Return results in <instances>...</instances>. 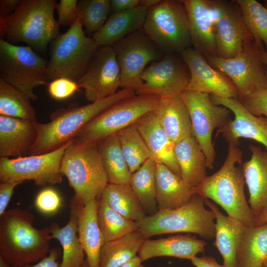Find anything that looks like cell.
Listing matches in <instances>:
<instances>
[{
	"label": "cell",
	"mask_w": 267,
	"mask_h": 267,
	"mask_svg": "<svg viewBox=\"0 0 267 267\" xmlns=\"http://www.w3.org/2000/svg\"><path fill=\"white\" fill-rule=\"evenodd\" d=\"M34 215L16 207L6 210L0 220V258L7 264L23 267L47 256L52 239L49 225L38 229Z\"/></svg>",
	"instance_id": "6da1fadb"
},
{
	"label": "cell",
	"mask_w": 267,
	"mask_h": 267,
	"mask_svg": "<svg viewBox=\"0 0 267 267\" xmlns=\"http://www.w3.org/2000/svg\"><path fill=\"white\" fill-rule=\"evenodd\" d=\"M134 95L133 89H122L114 95L87 105L72 103L67 108L56 110L50 115L49 122H34L37 138L30 155L59 149L73 140L84 126L108 107Z\"/></svg>",
	"instance_id": "7a4b0ae2"
},
{
	"label": "cell",
	"mask_w": 267,
	"mask_h": 267,
	"mask_svg": "<svg viewBox=\"0 0 267 267\" xmlns=\"http://www.w3.org/2000/svg\"><path fill=\"white\" fill-rule=\"evenodd\" d=\"M227 143V154L222 166L217 172L207 176L194 189V192L213 200L227 216L242 221L248 226H253L254 216L246 200L244 190L243 153L239 141Z\"/></svg>",
	"instance_id": "3957f363"
},
{
	"label": "cell",
	"mask_w": 267,
	"mask_h": 267,
	"mask_svg": "<svg viewBox=\"0 0 267 267\" xmlns=\"http://www.w3.org/2000/svg\"><path fill=\"white\" fill-rule=\"evenodd\" d=\"M57 3L55 0H21L15 11L0 21V39L45 50L49 43L60 35L54 17Z\"/></svg>",
	"instance_id": "277c9868"
},
{
	"label": "cell",
	"mask_w": 267,
	"mask_h": 267,
	"mask_svg": "<svg viewBox=\"0 0 267 267\" xmlns=\"http://www.w3.org/2000/svg\"><path fill=\"white\" fill-rule=\"evenodd\" d=\"M205 198L194 194L183 205L175 209L158 210L136 222L138 232L144 239L169 233L198 234L206 239L215 238V216L205 207Z\"/></svg>",
	"instance_id": "5b68a950"
},
{
	"label": "cell",
	"mask_w": 267,
	"mask_h": 267,
	"mask_svg": "<svg viewBox=\"0 0 267 267\" xmlns=\"http://www.w3.org/2000/svg\"><path fill=\"white\" fill-rule=\"evenodd\" d=\"M60 172L84 205L99 199L109 183L96 143L73 140L64 151Z\"/></svg>",
	"instance_id": "8992f818"
},
{
	"label": "cell",
	"mask_w": 267,
	"mask_h": 267,
	"mask_svg": "<svg viewBox=\"0 0 267 267\" xmlns=\"http://www.w3.org/2000/svg\"><path fill=\"white\" fill-rule=\"evenodd\" d=\"M98 46L87 37L80 18L52 42L47 63V78H66L77 82L83 76Z\"/></svg>",
	"instance_id": "52a82bcc"
},
{
	"label": "cell",
	"mask_w": 267,
	"mask_h": 267,
	"mask_svg": "<svg viewBox=\"0 0 267 267\" xmlns=\"http://www.w3.org/2000/svg\"><path fill=\"white\" fill-rule=\"evenodd\" d=\"M143 31L164 54L192 47L188 19L181 0H163L147 10Z\"/></svg>",
	"instance_id": "ba28073f"
},
{
	"label": "cell",
	"mask_w": 267,
	"mask_h": 267,
	"mask_svg": "<svg viewBox=\"0 0 267 267\" xmlns=\"http://www.w3.org/2000/svg\"><path fill=\"white\" fill-rule=\"evenodd\" d=\"M47 63L31 47L0 39V78L31 100L38 98L35 88L48 84Z\"/></svg>",
	"instance_id": "9c48e42d"
},
{
	"label": "cell",
	"mask_w": 267,
	"mask_h": 267,
	"mask_svg": "<svg viewBox=\"0 0 267 267\" xmlns=\"http://www.w3.org/2000/svg\"><path fill=\"white\" fill-rule=\"evenodd\" d=\"M160 98L155 95L135 94L121 100L108 107L84 126L74 140L97 144L117 134L153 111Z\"/></svg>",
	"instance_id": "30bf717a"
},
{
	"label": "cell",
	"mask_w": 267,
	"mask_h": 267,
	"mask_svg": "<svg viewBox=\"0 0 267 267\" xmlns=\"http://www.w3.org/2000/svg\"><path fill=\"white\" fill-rule=\"evenodd\" d=\"M180 96L189 113L193 135L206 157L208 169H212L216 158L212 134L231 120V111L214 104L208 93L185 90Z\"/></svg>",
	"instance_id": "8fae6325"
},
{
	"label": "cell",
	"mask_w": 267,
	"mask_h": 267,
	"mask_svg": "<svg viewBox=\"0 0 267 267\" xmlns=\"http://www.w3.org/2000/svg\"><path fill=\"white\" fill-rule=\"evenodd\" d=\"M263 47L253 41L246 44L233 58L224 59L214 56L205 59L212 67L229 78L237 89L239 98L267 89V70L260 55Z\"/></svg>",
	"instance_id": "7c38bea8"
},
{
	"label": "cell",
	"mask_w": 267,
	"mask_h": 267,
	"mask_svg": "<svg viewBox=\"0 0 267 267\" xmlns=\"http://www.w3.org/2000/svg\"><path fill=\"white\" fill-rule=\"evenodd\" d=\"M49 153L17 158L0 157V182L33 180L44 186L62 181L61 162L64 151L73 141Z\"/></svg>",
	"instance_id": "4fadbf2b"
},
{
	"label": "cell",
	"mask_w": 267,
	"mask_h": 267,
	"mask_svg": "<svg viewBox=\"0 0 267 267\" xmlns=\"http://www.w3.org/2000/svg\"><path fill=\"white\" fill-rule=\"evenodd\" d=\"M121 74V87L134 91L141 86V75L151 63L165 55L141 28L112 45Z\"/></svg>",
	"instance_id": "5bb4252c"
},
{
	"label": "cell",
	"mask_w": 267,
	"mask_h": 267,
	"mask_svg": "<svg viewBox=\"0 0 267 267\" xmlns=\"http://www.w3.org/2000/svg\"><path fill=\"white\" fill-rule=\"evenodd\" d=\"M190 78L189 69L180 54H166L146 67L141 76L142 84L135 93L160 98L180 95L186 90Z\"/></svg>",
	"instance_id": "9a60e30c"
},
{
	"label": "cell",
	"mask_w": 267,
	"mask_h": 267,
	"mask_svg": "<svg viewBox=\"0 0 267 267\" xmlns=\"http://www.w3.org/2000/svg\"><path fill=\"white\" fill-rule=\"evenodd\" d=\"M90 102L114 95L121 87L119 66L112 45L99 46L77 82Z\"/></svg>",
	"instance_id": "2e32d148"
},
{
	"label": "cell",
	"mask_w": 267,
	"mask_h": 267,
	"mask_svg": "<svg viewBox=\"0 0 267 267\" xmlns=\"http://www.w3.org/2000/svg\"><path fill=\"white\" fill-rule=\"evenodd\" d=\"M181 0L187 12L192 47L205 58L215 56V35L222 0Z\"/></svg>",
	"instance_id": "e0dca14e"
},
{
	"label": "cell",
	"mask_w": 267,
	"mask_h": 267,
	"mask_svg": "<svg viewBox=\"0 0 267 267\" xmlns=\"http://www.w3.org/2000/svg\"><path fill=\"white\" fill-rule=\"evenodd\" d=\"M180 55L190 74L185 90L214 94L223 98H238L237 89L229 78L212 67L192 47L184 49Z\"/></svg>",
	"instance_id": "ac0fdd59"
},
{
	"label": "cell",
	"mask_w": 267,
	"mask_h": 267,
	"mask_svg": "<svg viewBox=\"0 0 267 267\" xmlns=\"http://www.w3.org/2000/svg\"><path fill=\"white\" fill-rule=\"evenodd\" d=\"M253 41L235 0H222L221 14L215 35V56L224 59L233 58Z\"/></svg>",
	"instance_id": "d6986e66"
},
{
	"label": "cell",
	"mask_w": 267,
	"mask_h": 267,
	"mask_svg": "<svg viewBox=\"0 0 267 267\" xmlns=\"http://www.w3.org/2000/svg\"><path fill=\"white\" fill-rule=\"evenodd\" d=\"M212 102L229 109L234 115L233 120L219 129L226 142L239 141L240 138L253 139L263 145L267 151V118L256 116L249 111L236 98H227L210 95Z\"/></svg>",
	"instance_id": "ffe728a7"
},
{
	"label": "cell",
	"mask_w": 267,
	"mask_h": 267,
	"mask_svg": "<svg viewBox=\"0 0 267 267\" xmlns=\"http://www.w3.org/2000/svg\"><path fill=\"white\" fill-rule=\"evenodd\" d=\"M37 138L34 122L0 115V157L30 156Z\"/></svg>",
	"instance_id": "44dd1931"
},
{
	"label": "cell",
	"mask_w": 267,
	"mask_h": 267,
	"mask_svg": "<svg viewBox=\"0 0 267 267\" xmlns=\"http://www.w3.org/2000/svg\"><path fill=\"white\" fill-rule=\"evenodd\" d=\"M206 243L190 234H177L157 239L144 240L138 253L142 262L159 257H172L191 260L204 253Z\"/></svg>",
	"instance_id": "7402d4cb"
},
{
	"label": "cell",
	"mask_w": 267,
	"mask_h": 267,
	"mask_svg": "<svg viewBox=\"0 0 267 267\" xmlns=\"http://www.w3.org/2000/svg\"><path fill=\"white\" fill-rule=\"evenodd\" d=\"M135 125L157 163L165 165L181 177L175 154V144L158 122L153 111L141 118Z\"/></svg>",
	"instance_id": "603a6c76"
},
{
	"label": "cell",
	"mask_w": 267,
	"mask_h": 267,
	"mask_svg": "<svg viewBox=\"0 0 267 267\" xmlns=\"http://www.w3.org/2000/svg\"><path fill=\"white\" fill-rule=\"evenodd\" d=\"M249 149L251 158L242 167L249 193V207L255 217L267 210V151L253 145Z\"/></svg>",
	"instance_id": "cb8c5ba5"
},
{
	"label": "cell",
	"mask_w": 267,
	"mask_h": 267,
	"mask_svg": "<svg viewBox=\"0 0 267 267\" xmlns=\"http://www.w3.org/2000/svg\"><path fill=\"white\" fill-rule=\"evenodd\" d=\"M205 205L215 216V241L217 248L225 267H237L236 252L246 228L248 226L242 221L224 215L218 207L208 199L205 198Z\"/></svg>",
	"instance_id": "d4e9b609"
},
{
	"label": "cell",
	"mask_w": 267,
	"mask_h": 267,
	"mask_svg": "<svg viewBox=\"0 0 267 267\" xmlns=\"http://www.w3.org/2000/svg\"><path fill=\"white\" fill-rule=\"evenodd\" d=\"M84 205L74 195L70 201L68 223L61 227L56 222L49 225L52 238L58 240L62 247L60 267H81L85 261L86 255L77 234L79 214Z\"/></svg>",
	"instance_id": "484cf974"
},
{
	"label": "cell",
	"mask_w": 267,
	"mask_h": 267,
	"mask_svg": "<svg viewBox=\"0 0 267 267\" xmlns=\"http://www.w3.org/2000/svg\"><path fill=\"white\" fill-rule=\"evenodd\" d=\"M153 112L175 144L193 135L189 113L180 95L160 98Z\"/></svg>",
	"instance_id": "4316f807"
},
{
	"label": "cell",
	"mask_w": 267,
	"mask_h": 267,
	"mask_svg": "<svg viewBox=\"0 0 267 267\" xmlns=\"http://www.w3.org/2000/svg\"><path fill=\"white\" fill-rule=\"evenodd\" d=\"M148 8L138 6L109 15L102 28L93 35L98 46L112 45L118 41L142 28Z\"/></svg>",
	"instance_id": "83f0119b"
},
{
	"label": "cell",
	"mask_w": 267,
	"mask_h": 267,
	"mask_svg": "<svg viewBox=\"0 0 267 267\" xmlns=\"http://www.w3.org/2000/svg\"><path fill=\"white\" fill-rule=\"evenodd\" d=\"M195 194L181 178L162 164L156 171V200L158 210L175 209L186 203Z\"/></svg>",
	"instance_id": "f1b7e54d"
},
{
	"label": "cell",
	"mask_w": 267,
	"mask_h": 267,
	"mask_svg": "<svg viewBox=\"0 0 267 267\" xmlns=\"http://www.w3.org/2000/svg\"><path fill=\"white\" fill-rule=\"evenodd\" d=\"M175 154L182 179L195 188L207 177L208 168L206 157L195 137L192 135L176 143Z\"/></svg>",
	"instance_id": "f546056e"
},
{
	"label": "cell",
	"mask_w": 267,
	"mask_h": 267,
	"mask_svg": "<svg viewBox=\"0 0 267 267\" xmlns=\"http://www.w3.org/2000/svg\"><path fill=\"white\" fill-rule=\"evenodd\" d=\"M97 199L84 205L78 220V236L89 267H98L100 251L104 244L97 221Z\"/></svg>",
	"instance_id": "4dcf8cb0"
},
{
	"label": "cell",
	"mask_w": 267,
	"mask_h": 267,
	"mask_svg": "<svg viewBox=\"0 0 267 267\" xmlns=\"http://www.w3.org/2000/svg\"><path fill=\"white\" fill-rule=\"evenodd\" d=\"M267 260V223L247 226L236 252L237 267H262Z\"/></svg>",
	"instance_id": "1f68e13d"
},
{
	"label": "cell",
	"mask_w": 267,
	"mask_h": 267,
	"mask_svg": "<svg viewBox=\"0 0 267 267\" xmlns=\"http://www.w3.org/2000/svg\"><path fill=\"white\" fill-rule=\"evenodd\" d=\"M109 183L129 184L132 175L122 151L118 134L97 143Z\"/></svg>",
	"instance_id": "d6a6232c"
},
{
	"label": "cell",
	"mask_w": 267,
	"mask_h": 267,
	"mask_svg": "<svg viewBox=\"0 0 267 267\" xmlns=\"http://www.w3.org/2000/svg\"><path fill=\"white\" fill-rule=\"evenodd\" d=\"M157 164L155 160L150 158L132 174L130 180L129 184L147 216L158 211L156 200Z\"/></svg>",
	"instance_id": "836d02e7"
},
{
	"label": "cell",
	"mask_w": 267,
	"mask_h": 267,
	"mask_svg": "<svg viewBox=\"0 0 267 267\" xmlns=\"http://www.w3.org/2000/svg\"><path fill=\"white\" fill-rule=\"evenodd\" d=\"M125 218L139 222L147 215L130 184L109 183L99 198Z\"/></svg>",
	"instance_id": "e575fe53"
},
{
	"label": "cell",
	"mask_w": 267,
	"mask_h": 267,
	"mask_svg": "<svg viewBox=\"0 0 267 267\" xmlns=\"http://www.w3.org/2000/svg\"><path fill=\"white\" fill-rule=\"evenodd\" d=\"M144 240L135 231L104 243L100 251L98 267H120L137 255Z\"/></svg>",
	"instance_id": "d590c367"
},
{
	"label": "cell",
	"mask_w": 267,
	"mask_h": 267,
	"mask_svg": "<svg viewBox=\"0 0 267 267\" xmlns=\"http://www.w3.org/2000/svg\"><path fill=\"white\" fill-rule=\"evenodd\" d=\"M97 218L104 243L136 231V222L129 220L97 199Z\"/></svg>",
	"instance_id": "8d00e7d4"
},
{
	"label": "cell",
	"mask_w": 267,
	"mask_h": 267,
	"mask_svg": "<svg viewBox=\"0 0 267 267\" xmlns=\"http://www.w3.org/2000/svg\"><path fill=\"white\" fill-rule=\"evenodd\" d=\"M30 99L0 78V115L36 122V111Z\"/></svg>",
	"instance_id": "74e56055"
},
{
	"label": "cell",
	"mask_w": 267,
	"mask_h": 267,
	"mask_svg": "<svg viewBox=\"0 0 267 267\" xmlns=\"http://www.w3.org/2000/svg\"><path fill=\"white\" fill-rule=\"evenodd\" d=\"M122 152L132 174L148 159L153 158L135 123L118 134Z\"/></svg>",
	"instance_id": "f35d334b"
},
{
	"label": "cell",
	"mask_w": 267,
	"mask_h": 267,
	"mask_svg": "<svg viewBox=\"0 0 267 267\" xmlns=\"http://www.w3.org/2000/svg\"><path fill=\"white\" fill-rule=\"evenodd\" d=\"M255 44L267 51V8L255 0H236Z\"/></svg>",
	"instance_id": "ab89813d"
},
{
	"label": "cell",
	"mask_w": 267,
	"mask_h": 267,
	"mask_svg": "<svg viewBox=\"0 0 267 267\" xmlns=\"http://www.w3.org/2000/svg\"><path fill=\"white\" fill-rule=\"evenodd\" d=\"M110 0H83L78 2V17L89 34L104 26L110 14Z\"/></svg>",
	"instance_id": "60d3db41"
},
{
	"label": "cell",
	"mask_w": 267,
	"mask_h": 267,
	"mask_svg": "<svg viewBox=\"0 0 267 267\" xmlns=\"http://www.w3.org/2000/svg\"><path fill=\"white\" fill-rule=\"evenodd\" d=\"M35 205L37 209L44 214H54L62 206V198L54 189L46 188L38 194Z\"/></svg>",
	"instance_id": "b9f144b4"
},
{
	"label": "cell",
	"mask_w": 267,
	"mask_h": 267,
	"mask_svg": "<svg viewBox=\"0 0 267 267\" xmlns=\"http://www.w3.org/2000/svg\"><path fill=\"white\" fill-rule=\"evenodd\" d=\"M237 99L253 114L267 118V89L254 91Z\"/></svg>",
	"instance_id": "7bdbcfd3"
},
{
	"label": "cell",
	"mask_w": 267,
	"mask_h": 267,
	"mask_svg": "<svg viewBox=\"0 0 267 267\" xmlns=\"http://www.w3.org/2000/svg\"><path fill=\"white\" fill-rule=\"evenodd\" d=\"M77 83L66 78L53 80L48 84L50 96L56 100H63L70 97L79 90Z\"/></svg>",
	"instance_id": "ee69618b"
},
{
	"label": "cell",
	"mask_w": 267,
	"mask_h": 267,
	"mask_svg": "<svg viewBox=\"0 0 267 267\" xmlns=\"http://www.w3.org/2000/svg\"><path fill=\"white\" fill-rule=\"evenodd\" d=\"M58 15V23L62 26H71L78 16L77 0H61L56 8Z\"/></svg>",
	"instance_id": "f6af8a7d"
},
{
	"label": "cell",
	"mask_w": 267,
	"mask_h": 267,
	"mask_svg": "<svg viewBox=\"0 0 267 267\" xmlns=\"http://www.w3.org/2000/svg\"><path fill=\"white\" fill-rule=\"evenodd\" d=\"M22 182L5 181L0 183V217L6 211V207L13 193L14 188Z\"/></svg>",
	"instance_id": "bcb514c9"
},
{
	"label": "cell",
	"mask_w": 267,
	"mask_h": 267,
	"mask_svg": "<svg viewBox=\"0 0 267 267\" xmlns=\"http://www.w3.org/2000/svg\"><path fill=\"white\" fill-rule=\"evenodd\" d=\"M62 252L60 248H52L49 254L39 262L23 267H60L57 260L61 256Z\"/></svg>",
	"instance_id": "7dc6e473"
},
{
	"label": "cell",
	"mask_w": 267,
	"mask_h": 267,
	"mask_svg": "<svg viewBox=\"0 0 267 267\" xmlns=\"http://www.w3.org/2000/svg\"><path fill=\"white\" fill-rule=\"evenodd\" d=\"M110 0V14L126 11L139 4V0Z\"/></svg>",
	"instance_id": "c3c4849f"
},
{
	"label": "cell",
	"mask_w": 267,
	"mask_h": 267,
	"mask_svg": "<svg viewBox=\"0 0 267 267\" xmlns=\"http://www.w3.org/2000/svg\"><path fill=\"white\" fill-rule=\"evenodd\" d=\"M21 0H0V21L10 16L16 9Z\"/></svg>",
	"instance_id": "681fc988"
},
{
	"label": "cell",
	"mask_w": 267,
	"mask_h": 267,
	"mask_svg": "<svg viewBox=\"0 0 267 267\" xmlns=\"http://www.w3.org/2000/svg\"><path fill=\"white\" fill-rule=\"evenodd\" d=\"M191 263L195 267H225L221 265L211 256H204L201 257L197 256L191 260Z\"/></svg>",
	"instance_id": "f907efd6"
},
{
	"label": "cell",
	"mask_w": 267,
	"mask_h": 267,
	"mask_svg": "<svg viewBox=\"0 0 267 267\" xmlns=\"http://www.w3.org/2000/svg\"><path fill=\"white\" fill-rule=\"evenodd\" d=\"M267 223V210L254 217V226H257Z\"/></svg>",
	"instance_id": "816d5d0a"
},
{
	"label": "cell",
	"mask_w": 267,
	"mask_h": 267,
	"mask_svg": "<svg viewBox=\"0 0 267 267\" xmlns=\"http://www.w3.org/2000/svg\"><path fill=\"white\" fill-rule=\"evenodd\" d=\"M142 262L139 257L136 255L120 267H143Z\"/></svg>",
	"instance_id": "f5cc1de1"
},
{
	"label": "cell",
	"mask_w": 267,
	"mask_h": 267,
	"mask_svg": "<svg viewBox=\"0 0 267 267\" xmlns=\"http://www.w3.org/2000/svg\"><path fill=\"white\" fill-rule=\"evenodd\" d=\"M161 1V0H139V5L144 6L148 9L157 5Z\"/></svg>",
	"instance_id": "db71d44e"
},
{
	"label": "cell",
	"mask_w": 267,
	"mask_h": 267,
	"mask_svg": "<svg viewBox=\"0 0 267 267\" xmlns=\"http://www.w3.org/2000/svg\"><path fill=\"white\" fill-rule=\"evenodd\" d=\"M260 55L263 63L266 66H267V51L266 50L265 47L261 48ZM266 73L267 75V71Z\"/></svg>",
	"instance_id": "11a10c76"
},
{
	"label": "cell",
	"mask_w": 267,
	"mask_h": 267,
	"mask_svg": "<svg viewBox=\"0 0 267 267\" xmlns=\"http://www.w3.org/2000/svg\"><path fill=\"white\" fill-rule=\"evenodd\" d=\"M0 267H15L11 266L5 263L1 258H0Z\"/></svg>",
	"instance_id": "9f6ffc18"
},
{
	"label": "cell",
	"mask_w": 267,
	"mask_h": 267,
	"mask_svg": "<svg viewBox=\"0 0 267 267\" xmlns=\"http://www.w3.org/2000/svg\"><path fill=\"white\" fill-rule=\"evenodd\" d=\"M81 267H89L87 259L85 260L84 264L81 266Z\"/></svg>",
	"instance_id": "6f0895ef"
},
{
	"label": "cell",
	"mask_w": 267,
	"mask_h": 267,
	"mask_svg": "<svg viewBox=\"0 0 267 267\" xmlns=\"http://www.w3.org/2000/svg\"><path fill=\"white\" fill-rule=\"evenodd\" d=\"M262 267H267V260L264 262Z\"/></svg>",
	"instance_id": "680465c9"
},
{
	"label": "cell",
	"mask_w": 267,
	"mask_h": 267,
	"mask_svg": "<svg viewBox=\"0 0 267 267\" xmlns=\"http://www.w3.org/2000/svg\"><path fill=\"white\" fill-rule=\"evenodd\" d=\"M264 6L267 8V0H265V4H264Z\"/></svg>",
	"instance_id": "91938a15"
}]
</instances>
